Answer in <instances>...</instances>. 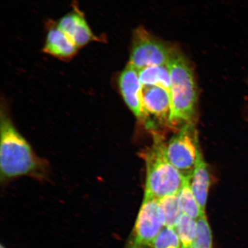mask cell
<instances>
[{
	"label": "cell",
	"mask_w": 248,
	"mask_h": 248,
	"mask_svg": "<svg viewBox=\"0 0 248 248\" xmlns=\"http://www.w3.org/2000/svg\"><path fill=\"white\" fill-rule=\"evenodd\" d=\"M49 174L47 162L37 155L15 126L7 108L0 115V179L6 184L22 176L45 181Z\"/></svg>",
	"instance_id": "6da1fadb"
},
{
	"label": "cell",
	"mask_w": 248,
	"mask_h": 248,
	"mask_svg": "<svg viewBox=\"0 0 248 248\" xmlns=\"http://www.w3.org/2000/svg\"><path fill=\"white\" fill-rule=\"evenodd\" d=\"M167 66L170 79V125L193 123L197 90L193 70L185 56L175 49Z\"/></svg>",
	"instance_id": "7a4b0ae2"
},
{
	"label": "cell",
	"mask_w": 248,
	"mask_h": 248,
	"mask_svg": "<svg viewBox=\"0 0 248 248\" xmlns=\"http://www.w3.org/2000/svg\"><path fill=\"white\" fill-rule=\"evenodd\" d=\"M165 142L155 134L154 143L142 154L147 167L144 198L160 200L177 195L186 180L170 163L165 153Z\"/></svg>",
	"instance_id": "3957f363"
},
{
	"label": "cell",
	"mask_w": 248,
	"mask_h": 248,
	"mask_svg": "<svg viewBox=\"0 0 248 248\" xmlns=\"http://www.w3.org/2000/svg\"><path fill=\"white\" fill-rule=\"evenodd\" d=\"M167 159L186 179L190 180L202 158L198 133L193 123L185 124L165 144Z\"/></svg>",
	"instance_id": "277c9868"
},
{
	"label": "cell",
	"mask_w": 248,
	"mask_h": 248,
	"mask_svg": "<svg viewBox=\"0 0 248 248\" xmlns=\"http://www.w3.org/2000/svg\"><path fill=\"white\" fill-rule=\"evenodd\" d=\"M174 50L144 28H139L133 34L129 64L138 71L150 66H167Z\"/></svg>",
	"instance_id": "5b68a950"
},
{
	"label": "cell",
	"mask_w": 248,
	"mask_h": 248,
	"mask_svg": "<svg viewBox=\"0 0 248 248\" xmlns=\"http://www.w3.org/2000/svg\"><path fill=\"white\" fill-rule=\"evenodd\" d=\"M164 226L159 200L144 198L134 227L124 248H150Z\"/></svg>",
	"instance_id": "8992f818"
},
{
	"label": "cell",
	"mask_w": 248,
	"mask_h": 248,
	"mask_svg": "<svg viewBox=\"0 0 248 248\" xmlns=\"http://www.w3.org/2000/svg\"><path fill=\"white\" fill-rule=\"evenodd\" d=\"M141 97L144 123L148 129L155 128V122L170 125L171 102L170 93L157 86H142Z\"/></svg>",
	"instance_id": "52a82bcc"
},
{
	"label": "cell",
	"mask_w": 248,
	"mask_h": 248,
	"mask_svg": "<svg viewBox=\"0 0 248 248\" xmlns=\"http://www.w3.org/2000/svg\"><path fill=\"white\" fill-rule=\"evenodd\" d=\"M118 85L127 106L140 121L143 122L144 114L141 97L142 85L140 82L138 70L129 64L127 65L120 74Z\"/></svg>",
	"instance_id": "ba28073f"
},
{
	"label": "cell",
	"mask_w": 248,
	"mask_h": 248,
	"mask_svg": "<svg viewBox=\"0 0 248 248\" xmlns=\"http://www.w3.org/2000/svg\"><path fill=\"white\" fill-rule=\"evenodd\" d=\"M57 25L78 48L97 39L84 16L78 9L64 15Z\"/></svg>",
	"instance_id": "9c48e42d"
},
{
	"label": "cell",
	"mask_w": 248,
	"mask_h": 248,
	"mask_svg": "<svg viewBox=\"0 0 248 248\" xmlns=\"http://www.w3.org/2000/svg\"><path fill=\"white\" fill-rule=\"evenodd\" d=\"M78 48L58 25L49 28L43 48L46 53L62 60H68L77 53Z\"/></svg>",
	"instance_id": "30bf717a"
},
{
	"label": "cell",
	"mask_w": 248,
	"mask_h": 248,
	"mask_svg": "<svg viewBox=\"0 0 248 248\" xmlns=\"http://www.w3.org/2000/svg\"><path fill=\"white\" fill-rule=\"evenodd\" d=\"M210 179L208 169L203 158L200 160L190 179V187L202 211L205 213Z\"/></svg>",
	"instance_id": "8fae6325"
},
{
	"label": "cell",
	"mask_w": 248,
	"mask_h": 248,
	"mask_svg": "<svg viewBox=\"0 0 248 248\" xmlns=\"http://www.w3.org/2000/svg\"><path fill=\"white\" fill-rule=\"evenodd\" d=\"M138 71L142 86H159L170 93V79L168 66H150Z\"/></svg>",
	"instance_id": "7c38bea8"
},
{
	"label": "cell",
	"mask_w": 248,
	"mask_h": 248,
	"mask_svg": "<svg viewBox=\"0 0 248 248\" xmlns=\"http://www.w3.org/2000/svg\"><path fill=\"white\" fill-rule=\"evenodd\" d=\"M177 195L182 214L197 220L202 216L205 215V213L202 211L191 191L190 180H186Z\"/></svg>",
	"instance_id": "4fadbf2b"
},
{
	"label": "cell",
	"mask_w": 248,
	"mask_h": 248,
	"mask_svg": "<svg viewBox=\"0 0 248 248\" xmlns=\"http://www.w3.org/2000/svg\"><path fill=\"white\" fill-rule=\"evenodd\" d=\"M181 241L182 248H191L197 232V222L182 214L175 227Z\"/></svg>",
	"instance_id": "5bb4252c"
},
{
	"label": "cell",
	"mask_w": 248,
	"mask_h": 248,
	"mask_svg": "<svg viewBox=\"0 0 248 248\" xmlns=\"http://www.w3.org/2000/svg\"><path fill=\"white\" fill-rule=\"evenodd\" d=\"M166 227H175L179 217L182 215L177 195H169L159 200Z\"/></svg>",
	"instance_id": "9a60e30c"
},
{
	"label": "cell",
	"mask_w": 248,
	"mask_h": 248,
	"mask_svg": "<svg viewBox=\"0 0 248 248\" xmlns=\"http://www.w3.org/2000/svg\"><path fill=\"white\" fill-rule=\"evenodd\" d=\"M196 237L191 248H213L212 230L206 214L197 220Z\"/></svg>",
	"instance_id": "2e32d148"
},
{
	"label": "cell",
	"mask_w": 248,
	"mask_h": 248,
	"mask_svg": "<svg viewBox=\"0 0 248 248\" xmlns=\"http://www.w3.org/2000/svg\"><path fill=\"white\" fill-rule=\"evenodd\" d=\"M150 248H182L181 241L174 228L163 229L155 238Z\"/></svg>",
	"instance_id": "e0dca14e"
},
{
	"label": "cell",
	"mask_w": 248,
	"mask_h": 248,
	"mask_svg": "<svg viewBox=\"0 0 248 248\" xmlns=\"http://www.w3.org/2000/svg\"><path fill=\"white\" fill-rule=\"evenodd\" d=\"M0 248H7L5 246H3L2 244H1V246H0Z\"/></svg>",
	"instance_id": "ac0fdd59"
}]
</instances>
